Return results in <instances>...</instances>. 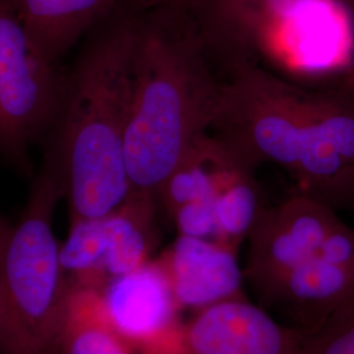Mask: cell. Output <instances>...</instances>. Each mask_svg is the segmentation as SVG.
I'll list each match as a JSON object with an SVG mask.
<instances>
[{
    "label": "cell",
    "instance_id": "obj_1",
    "mask_svg": "<svg viewBox=\"0 0 354 354\" xmlns=\"http://www.w3.org/2000/svg\"><path fill=\"white\" fill-rule=\"evenodd\" d=\"M209 133L253 171L277 165L337 212L354 196V100L328 80L295 83L243 64L228 74Z\"/></svg>",
    "mask_w": 354,
    "mask_h": 354
},
{
    "label": "cell",
    "instance_id": "obj_2",
    "mask_svg": "<svg viewBox=\"0 0 354 354\" xmlns=\"http://www.w3.org/2000/svg\"><path fill=\"white\" fill-rule=\"evenodd\" d=\"M140 13L115 4L64 77L48 160L62 183L70 219L109 214L131 194L125 140Z\"/></svg>",
    "mask_w": 354,
    "mask_h": 354
},
{
    "label": "cell",
    "instance_id": "obj_3",
    "mask_svg": "<svg viewBox=\"0 0 354 354\" xmlns=\"http://www.w3.org/2000/svg\"><path fill=\"white\" fill-rule=\"evenodd\" d=\"M226 79L184 7L140 13L125 140L131 193L156 200L210 131Z\"/></svg>",
    "mask_w": 354,
    "mask_h": 354
},
{
    "label": "cell",
    "instance_id": "obj_4",
    "mask_svg": "<svg viewBox=\"0 0 354 354\" xmlns=\"http://www.w3.org/2000/svg\"><path fill=\"white\" fill-rule=\"evenodd\" d=\"M64 197L46 160L0 250V354H62L70 286L53 216Z\"/></svg>",
    "mask_w": 354,
    "mask_h": 354
},
{
    "label": "cell",
    "instance_id": "obj_5",
    "mask_svg": "<svg viewBox=\"0 0 354 354\" xmlns=\"http://www.w3.org/2000/svg\"><path fill=\"white\" fill-rule=\"evenodd\" d=\"M337 213L298 189L279 205L266 206L248 236L243 268L260 304L289 272L314 257L330 254L354 263V227Z\"/></svg>",
    "mask_w": 354,
    "mask_h": 354
},
{
    "label": "cell",
    "instance_id": "obj_6",
    "mask_svg": "<svg viewBox=\"0 0 354 354\" xmlns=\"http://www.w3.org/2000/svg\"><path fill=\"white\" fill-rule=\"evenodd\" d=\"M55 64L30 37L11 0H0V152L20 167L58 113L66 76Z\"/></svg>",
    "mask_w": 354,
    "mask_h": 354
},
{
    "label": "cell",
    "instance_id": "obj_7",
    "mask_svg": "<svg viewBox=\"0 0 354 354\" xmlns=\"http://www.w3.org/2000/svg\"><path fill=\"white\" fill-rule=\"evenodd\" d=\"M159 206L131 193L127 203L100 218L70 219L59 261L71 289L100 291L153 259L159 244Z\"/></svg>",
    "mask_w": 354,
    "mask_h": 354
},
{
    "label": "cell",
    "instance_id": "obj_8",
    "mask_svg": "<svg viewBox=\"0 0 354 354\" xmlns=\"http://www.w3.org/2000/svg\"><path fill=\"white\" fill-rule=\"evenodd\" d=\"M96 292L108 324L138 354L178 353L184 322L158 257Z\"/></svg>",
    "mask_w": 354,
    "mask_h": 354
},
{
    "label": "cell",
    "instance_id": "obj_9",
    "mask_svg": "<svg viewBox=\"0 0 354 354\" xmlns=\"http://www.w3.org/2000/svg\"><path fill=\"white\" fill-rule=\"evenodd\" d=\"M307 0H188L206 49L225 74L269 58L285 21Z\"/></svg>",
    "mask_w": 354,
    "mask_h": 354
},
{
    "label": "cell",
    "instance_id": "obj_10",
    "mask_svg": "<svg viewBox=\"0 0 354 354\" xmlns=\"http://www.w3.org/2000/svg\"><path fill=\"white\" fill-rule=\"evenodd\" d=\"M307 336L245 297L193 314L177 354H304Z\"/></svg>",
    "mask_w": 354,
    "mask_h": 354
},
{
    "label": "cell",
    "instance_id": "obj_11",
    "mask_svg": "<svg viewBox=\"0 0 354 354\" xmlns=\"http://www.w3.org/2000/svg\"><path fill=\"white\" fill-rule=\"evenodd\" d=\"M260 306L313 336L353 308L354 264L330 254L314 257L289 272Z\"/></svg>",
    "mask_w": 354,
    "mask_h": 354
},
{
    "label": "cell",
    "instance_id": "obj_12",
    "mask_svg": "<svg viewBox=\"0 0 354 354\" xmlns=\"http://www.w3.org/2000/svg\"><path fill=\"white\" fill-rule=\"evenodd\" d=\"M156 257L165 268L181 311L197 313L244 297L245 279L238 251L226 244L177 235Z\"/></svg>",
    "mask_w": 354,
    "mask_h": 354
},
{
    "label": "cell",
    "instance_id": "obj_13",
    "mask_svg": "<svg viewBox=\"0 0 354 354\" xmlns=\"http://www.w3.org/2000/svg\"><path fill=\"white\" fill-rule=\"evenodd\" d=\"M38 48L57 62L111 12L118 0H11Z\"/></svg>",
    "mask_w": 354,
    "mask_h": 354
},
{
    "label": "cell",
    "instance_id": "obj_14",
    "mask_svg": "<svg viewBox=\"0 0 354 354\" xmlns=\"http://www.w3.org/2000/svg\"><path fill=\"white\" fill-rule=\"evenodd\" d=\"M213 203L218 241L239 251L266 209L254 171L244 165L231 168L221 180Z\"/></svg>",
    "mask_w": 354,
    "mask_h": 354
},
{
    "label": "cell",
    "instance_id": "obj_15",
    "mask_svg": "<svg viewBox=\"0 0 354 354\" xmlns=\"http://www.w3.org/2000/svg\"><path fill=\"white\" fill-rule=\"evenodd\" d=\"M62 354H138L102 314L97 292L70 289Z\"/></svg>",
    "mask_w": 354,
    "mask_h": 354
},
{
    "label": "cell",
    "instance_id": "obj_16",
    "mask_svg": "<svg viewBox=\"0 0 354 354\" xmlns=\"http://www.w3.org/2000/svg\"><path fill=\"white\" fill-rule=\"evenodd\" d=\"M304 354H354V307L313 336Z\"/></svg>",
    "mask_w": 354,
    "mask_h": 354
},
{
    "label": "cell",
    "instance_id": "obj_17",
    "mask_svg": "<svg viewBox=\"0 0 354 354\" xmlns=\"http://www.w3.org/2000/svg\"><path fill=\"white\" fill-rule=\"evenodd\" d=\"M169 221L176 228L177 235L218 241L213 201L184 205L171 215Z\"/></svg>",
    "mask_w": 354,
    "mask_h": 354
},
{
    "label": "cell",
    "instance_id": "obj_18",
    "mask_svg": "<svg viewBox=\"0 0 354 354\" xmlns=\"http://www.w3.org/2000/svg\"><path fill=\"white\" fill-rule=\"evenodd\" d=\"M324 80H328L332 84H335L337 88L344 91L354 100V50L346 66L339 73L328 77H324Z\"/></svg>",
    "mask_w": 354,
    "mask_h": 354
},
{
    "label": "cell",
    "instance_id": "obj_19",
    "mask_svg": "<svg viewBox=\"0 0 354 354\" xmlns=\"http://www.w3.org/2000/svg\"><path fill=\"white\" fill-rule=\"evenodd\" d=\"M188 0H120V3L129 6L140 12H146L162 7H181Z\"/></svg>",
    "mask_w": 354,
    "mask_h": 354
},
{
    "label": "cell",
    "instance_id": "obj_20",
    "mask_svg": "<svg viewBox=\"0 0 354 354\" xmlns=\"http://www.w3.org/2000/svg\"><path fill=\"white\" fill-rule=\"evenodd\" d=\"M10 228H11V225H8V222L0 215V250H1L3 243H4L7 235H8Z\"/></svg>",
    "mask_w": 354,
    "mask_h": 354
},
{
    "label": "cell",
    "instance_id": "obj_21",
    "mask_svg": "<svg viewBox=\"0 0 354 354\" xmlns=\"http://www.w3.org/2000/svg\"><path fill=\"white\" fill-rule=\"evenodd\" d=\"M339 1L348 10V12L351 13L354 20V0H339Z\"/></svg>",
    "mask_w": 354,
    "mask_h": 354
},
{
    "label": "cell",
    "instance_id": "obj_22",
    "mask_svg": "<svg viewBox=\"0 0 354 354\" xmlns=\"http://www.w3.org/2000/svg\"><path fill=\"white\" fill-rule=\"evenodd\" d=\"M345 212H349V213H352L354 216V196L352 197V200H351V203L348 205V207H346V210Z\"/></svg>",
    "mask_w": 354,
    "mask_h": 354
}]
</instances>
